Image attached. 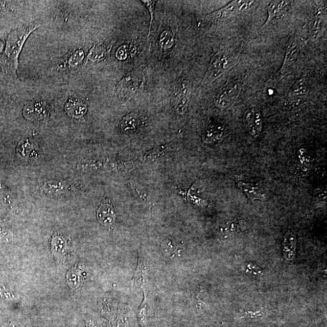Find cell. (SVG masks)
I'll return each instance as SVG.
<instances>
[{
  "mask_svg": "<svg viewBox=\"0 0 327 327\" xmlns=\"http://www.w3.org/2000/svg\"><path fill=\"white\" fill-rule=\"evenodd\" d=\"M41 24L35 22L15 29L8 35L5 52L10 64L16 72L18 69V58L26 40L33 32L40 27Z\"/></svg>",
  "mask_w": 327,
  "mask_h": 327,
  "instance_id": "obj_1",
  "label": "cell"
},
{
  "mask_svg": "<svg viewBox=\"0 0 327 327\" xmlns=\"http://www.w3.org/2000/svg\"><path fill=\"white\" fill-rule=\"evenodd\" d=\"M238 54L228 49H223L217 52L212 58L202 83H212L231 69L237 63Z\"/></svg>",
  "mask_w": 327,
  "mask_h": 327,
  "instance_id": "obj_2",
  "label": "cell"
},
{
  "mask_svg": "<svg viewBox=\"0 0 327 327\" xmlns=\"http://www.w3.org/2000/svg\"><path fill=\"white\" fill-rule=\"evenodd\" d=\"M146 78L142 71L130 72L119 82L116 87V94L121 101H128L139 92L145 86Z\"/></svg>",
  "mask_w": 327,
  "mask_h": 327,
  "instance_id": "obj_3",
  "label": "cell"
},
{
  "mask_svg": "<svg viewBox=\"0 0 327 327\" xmlns=\"http://www.w3.org/2000/svg\"><path fill=\"white\" fill-rule=\"evenodd\" d=\"M254 2L251 1H234L225 7L217 10L204 16L205 22H217L226 20L234 16L241 14L248 8L252 6Z\"/></svg>",
  "mask_w": 327,
  "mask_h": 327,
  "instance_id": "obj_4",
  "label": "cell"
},
{
  "mask_svg": "<svg viewBox=\"0 0 327 327\" xmlns=\"http://www.w3.org/2000/svg\"><path fill=\"white\" fill-rule=\"evenodd\" d=\"M241 90L242 85L240 81H232L225 84L216 95V106L222 109L230 106L240 96Z\"/></svg>",
  "mask_w": 327,
  "mask_h": 327,
  "instance_id": "obj_5",
  "label": "cell"
},
{
  "mask_svg": "<svg viewBox=\"0 0 327 327\" xmlns=\"http://www.w3.org/2000/svg\"><path fill=\"white\" fill-rule=\"evenodd\" d=\"M192 92V85L188 80L179 82L173 99V107L179 115H184L187 112Z\"/></svg>",
  "mask_w": 327,
  "mask_h": 327,
  "instance_id": "obj_6",
  "label": "cell"
},
{
  "mask_svg": "<svg viewBox=\"0 0 327 327\" xmlns=\"http://www.w3.org/2000/svg\"><path fill=\"white\" fill-rule=\"evenodd\" d=\"M299 46L296 38L292 37L287 42L285 58L282 67L278 73V79L281 80L292 71L298 57Z\"/></svg>",
  "mask_w": 327,
  "mask_h": 327,
  "instance_id": "obj_7",
  "label": "cell"
},
{
  "mask_svg": "<svg viewBox=\"0 0 327 327\" xmlns=\"http://www.w3.org/2000/svg\"><path fill=\"white\" fill-rule=\"evenodd\" d=\"M51 251L55 260L57 263H62L71 253L69 241L65 237L55 235L51 242Z\"/></svg>",
  "mask_w": 327,
  "mask_h": 327,
  "instance_id": "obj_8",
  "label": "cell"
},
{
  "mask_svg": "<svg viewBox=\"0 0 327 327\" xmlns=\"http://www.w3.org/2000/svg\"><path fill=\"white\" fill-rule=\"evenodd\" d=\"M245 127L254 138H258L263 131V117L259 111L255 109L247 110L244 114Z\"/></svg>",
  "mask_w": 327,
  "mask_h": 327,
  "instance_id": "obj_9",
  "label": "cell"
},
{
  "mask_svg": "<svg viewBox=\"0 0 327 327\" xmlns=\"http://www.w3.org/2000/svg\"><path fill=\"white\" fill-rule=\"evenodd\" d=\"M325 12L321 8H318L310 28V36L313 41L322 37L325 29Z\"/></svg>",
  "mask_w": 327,
  "mask_h": 327,
  "instance_id": "obj_10",
  "label": "cell"
},
{
  "mask_svg": "<svg viewBox=\"0 0 327 327\" xmlns=\"http://www.w3.org/2000/svg\"><path fill=\"white\" fill-rule=\"evenodd\" d=\"M238 187L251 201H265L266 199V195L256 185L243 181H238Z\"/></svg>",
  "mask_w": 327,
  "mask_h": 327,
  "instance_id": "obj_11",
  "label": "cell"
},
{
  "mask_svg": "<svg viewBox=\"0 0 327 327\" xmlns=\"http://www.w3.org/2000/svg\"><path fill=\"white\" fill-rule=\"evenodd\" d=\"M97 218L100 223L104 226H112L115 221V211L110 204H103L98 208Z\"/></svg>",
  "mask_w": 327,
  "mask_h": 327,
  "instance_id": "obj_12",
  "label": "cell"
},
{
  "mask_svg": "<svg viewBox=\"0 0 327 327\" xmlns=\"http://www.w3.org/2000/svg\"><path fill=\"white\" fill-rule=\"evenodd\" d=\"M289 2L286 1H274L271 2L267 5L268 18L263 25H266L270 24L271 21L277 19L283 14L284 10L286 9Z\"/></svg>",
  "mask_w": 327,
  "mask_h": 327,
  "instance_id": "obj_13",
  "label": "cell"
},
{
  "mask_svg": "<svg viewBox=\"0 0 327 327\" xmlns=\"http://www.w3.org/2000/svg\"><path fill=\"white\" fill-rule=\"evenodd\" d=\"M65 112L72 117L80 119L87 112L86 104L77 100L68 101L65 104Z\"/></svg>",
  "mask_w": 327,
  "mask_h": 327,
  "instance_id": "obj_14",
  "label": "cell"
},
{
  "mask_svg": "<svg viewBox=\"0 0 327 327\" xmlns=\"http://www.w3.org/2000/svg\"><path fill=\"white\" fill-rule=\"evenodd\" d=\"M26 119L30 120L42 119L47 116L46 108L41 103L28 104L24 111Z\"/></svg>",
  "mask_w": 327,
  "mask_h": 327,
  "instance_id": "obj_15",
  "label": "cell"
},
{
  "mask_svg": "<svg viewBox=\"0 0 327 327\" xmlns=\"http://www.w3.org/2000/svg\"><path fill=\"white\" fill-rule=\"evenodd\" d=\"M309 92L308 81L306 77L299 78L291 88L289 96L294 98H302Z\"/></svg>",
  "mask_w": 327,
  "mask_h": 327,
  "instance_id": "obj_16",
  "label": "cell"
},
{
  "mask_svg": "<svg viewBox=\"0 0 327 327\" xmlns=\"http://www.w3.org/2000/svg\"><path fill=\"white\" fill-rule=\"evenodd\" d=\"M109 53V51L106 45L103 43H99L95 45L90 49L89 54H88V60L93 63H97L103 61Z\"/></svg>",
  "mask_w": 327,
  "mask_h": 327,
  "instance_id": "obj_17",
  "label": "cell"
},
{
  "mask_svg": "<svg viewBox=\"0 0 327 327\" xmlns=\"http://www.w3.org/2000/svg\"><path fill=\"white\" fill-rule=\"evenodd\" d=\"M223 130L220 127L211 126L203 134L204 142L207 143L218 142L223 138Z\"/></svg>",
  "mask_w": 327,
  "mask_h": 327,
  "instance_id": "obj_18",
  "label": "cell"
},
{
  "mask_svg": "<svg viewBox=\"0 0 327 327\" xmlns=\"http://www.w3.org/2000/svg\"><path fill=\"white\" fill-rule=\"evenodd\" d=\"M139 122V114L137 112H133L124 117L121 122V127L124 132L132 130L136 128Z\"/></svg>",
  "mask_w": 327,
  "mask_h": 327,
  "instance_id": "obj_19",
  "label": "cell"
},
{
  "mask_svg": "<svg viewBox=\"0 0 327 327\" xmlns=\"http://www.w3.org/2000/svg\"><path fill=\"white\" fill-rule=\"evenodd\" d=\"M296 242L295 235L292 231H288L285 235L284 241V250H285V252L289 253L286 256L288 260H292L293 259Z\"/></svg>",
  "mask_w": 327,
  "mask_h": 327,
  "instance_id": "obj_20",
  "label": "cell"
},
{
  "mask_svg": "<svg viewBox=\"0 0 327 327\" xmlns=\"http://www.w3.org/2000/svg\"><path fill=\"white\" fill-rule=\"evenodd\" d=\"M175 32L173 29H166L164 31L159 37V45L164 50L171 49L175 43Z\"/></svg>",
  "mask_w": 327,
  "mask_h": 327,
  "instance_id": "obj_21",
  "label": "cell"
},
{
  "mask_svg": "<svg viewBox=\"0 0 327 327\" xmlns=\"http://www.w3.org/2000/svg\"><path fill=\"white\" fill-rule=\"evenodd\" d=\"M243 222L238 218L228 221L224 227L222 228L223 233L228 235H233L240 233L244 230Z\"/></svg>",
  "mask_w": 327,
  "mask_h": 327,
  "instance_id": "obj_22",
  "label": "cell"
},
{
  "mask_svg": "<svg viewBox=\"0 0 327 327\" xmlns=\"http://www.w3.org/2000/svg\"><path fill=\"white\" fill-rule=\"evenodd\" d=\"M84 52L81 49H77L67 58V63L71 68H75L79 66L84 59Z\"/></svg>",
  "mask_w": 327,
  "mask_h": 327,
  "instance_id": "obj_23",
  "label": "cell"
},
{
  "mask_svg": "<svg viewBox=\"0 0 327 327\" xmlns=\"http://www.w3.org/2000/svg\"><path fill=\"white\" fill-rule=\"evenodd\" d=\"M81 271L77 267L74 268L68 271L67 279L68 284L73 289H77L81 284Z\"/></svg>",
  "mask_w": 327,
  "mask_h": 327,
  "instance_id": "obj_24",
  "label": "cell"
},
{
  "mask_svg": "<svg viewBox=\"0 0 327 327\" xmlns=\"http://www.w3.org/2000/svg\"><path fill=\"white\" fill-rule=\"evenodd\" d=\"M135 45H123L117 49L115 55L119 60L124 61L129 57L130 54L135 55Z\"/></svg>",
  "mask_w": 327,
  "mask_h": 327,
  "instance_id": "obj_25",
  "label": "cell"
},
{
  "mask_svg": "<svg viewBox=\"0 0 327 327\" xmlns=\"http://www.w3.org/2000/svg\"><path fill=\"white\" fill-rule=\"evenodd\" d=\"M171 148H172V147L170 146V145L160 146L156 147V148L147 153L145 159L149 160V161H150V160H155L156 158H158V156L163 155V152L165 153V152L169 151V149Z\"/></svg>",
  "mask_w": 327,
  "mask_h": 327,
  "instance_id": "obj_26",
  "label": "cell"
},
{
  "mask_svg": "<svg viewBox=\"0 0 327 327\" xmlns=\"http://www.w3.org/2000/svg\"><path fill=\"white\" fill-rule=\"evenodd\" d=\"M208 292L206 289H201L200 288H197L195 290V293H194V296L195 299L197 300L199 303L201 302H204V300L207 297Z\"/></svg>",
  "mask_w": 327,
  "mask_h": 327,
  "instance_id": "obj_27",
  "label": "cell"
},
{
  "mask_svg": "<svg viewBox=\"0 0 327 327\" xmlns=\"http://www.w3.org/2000/svg\"><path fill=\"white\" fill-rule=\"evenodd\" d=\"M142 2L144 3V4H145L147 6V8H148L149 11L150 12V16H151V19H150V25L149 34H148V35H147L149 37L150 35V31H151L152 24V21L153 19V13H154L155 5L156 2V1H146V0H145V1H142Z\"/></svg>",
  "mask_w": 327,
  "mask_h": 327,
  "instance_id": "obj_28",
  "label": "cell"
},
{
  "mask_svg": "<svg viewBox=\"0 0 327 327\" xmlns=\"http://www.w3.org/2000/svg\"><path fill=\"white\" fill-rule=\"evenodd\" d=\"M188 199L189 201H191L193 203L197 204L198 205L205 206L207 205V202L203 200L201 198H196L195 196L193 197V196L190 194L189 192L188 194Z\"/></svg>",
  "mask_w": 327,
  "mask_h": 327,
  "instance_id": "obj_29",
  "label": "cell"
},
{
  "mask_svg": "<svg viewBox=\"0 0 327 327\" xmlns=\"http://www.w3.org/2000/svg\"><path fill=\"white\" fill-rule=\"evenodd\" d=\"M5 48V42L0 39V54L2 53Z\"/></svg>",
  "mask_w": 327,
  "mask_h": 327,
  "instance_id": "obj_30",
  "label": "cell"
},
{
  "mask_svg": "<svg viewBox=\"0 0 327 327\" xmlns=\"http://www.w3.org/2000/svg\"><path fill=\"white\" fill-rule=\"evenodd\" d=\"M9 325L10 326H11V327H24L21 324H19V323H16L12 321L10 322Z\"/></svg>",
  "mask_w": 327,
  "mask_h": 327,
  "instance_id": "obj_31",
  "label": "cell"
},
{
  "mask_svg": "<svg viewBox=\"0 0 327 327\" xmlns=\"http://www.w3.org/2000/svg\"><path fill=\"white\" fill-rule=\"evenodd\" d=\"M1 8H2V3L1 2H0V9H1Z\"/></svg>",
  "mask_w": 327,
  "mask_h": 327,
  "instance_id": "obj_32",
  "label": "cell"
}]
</instances>
